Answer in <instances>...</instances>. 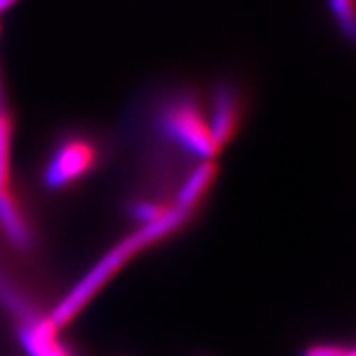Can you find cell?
Masks as SVG:
<instances>
[{
    "instance_id": "obj_8",
    "label": "cell",
    "mask_w": 356,
    "mask_h": 356,
    "mask_svg": "<svg viewBox=\"0 0 356 356\" xmlns=\"http://www.w3.org/2000/svg\"><path fill=\"white\" fill-rule=\"evenodd\" d=\"M304 356H355V351L335 343H317L309 346Z\"/></svg>"
},
{
    "instance_id": "obj_5",
    "label": "cell",
    "mask_w": 356,
    "mask_h": 356,
    "mask_svg": "<svg viewBox=\"0 0 356 356\" xmlns=\"http://www.w3.org/2000/svg\"><path fill=\"white\" fill-rule=\"evenodd\" d=\"M19 340L29 356H76L50 317L32 314L22 318Z\"/></svg>"
},
{
    "instance_id": "obj_3",
    "label": "cell",
    "mask_w": 356,
    "mask_h": 356,
    "mask_svg": "<svg viewBox=\"0 0 356 356\" xmlns=\"http://www.w3.org/2000/svg\"><path fill=\"white\" fill-rule=\"evenodd\" d=\"M162 127L178 145L204 160L213 159L220 150L207 119L188 99L173 102L162 118Z\"/></svg>"
},
{
    "instance_id": "obj_4",
    "label": "cell",
    "mask_w": 356,
    "mask_h": 356,
    "mask_svg": "<svg viewBox=\"0 0 356 356\" xmlns=\"http://www.w3.org/2000/svg\"><path fill=\"white\" fill-rule=\"evenodd\" d=\"M96 162V149L86 139H68L58 145L44 172V180L51 188L66 186L91 170Z\"/></svg>"
},
{
    "instance_id": "obj_1",
    "label": "cell",
    "mask_w": 356,
    "mask_h": 356,
    "mask_svg": "<svg viewBox=\"0 0 356 356\" xmlns=\"http://www.w3.org/2000/svg\"><path fill=\"white\" fill-rule=\"evenodd\" d=\"M193 211L185 210V208L172 207L168 210L167 215H163L159 220L152 222H147L142 225L132 236L124 239L115 246L114 249L106 254L97 264L92 267L79 282L71 289V292L65 297L60 304L56 305V309L51 312L50 318L55 322L58 327H65L66 323H70L76 315L81 312L84 307L88 305V302L101 291L111 279L114 277L115 273L121 270V267L126 264L129 259H132L137 252L142 249L152 246L154 243L160 241L162 238H165L170 233H173L178 226H181L188 220V216Z\"/></svg>"
},
{
    "instance_id": "obj_7",
    "label": "cell",
    "mask_w": 356,
    "mask_h": 356,
    "mask_svg": "<svg viewBox=\"0 0 356 356\" xmlns=\"http://www.w3.org/2000/svg\"><path fill=\"white\" fill-rule=\"evenodd\" d=\"M332 8L335 12L341 26L353 35V0H330Z\"/></svg>"
},
{
    "instance_id": "obj_2",
    "label": "cell",
    "mask_w": 356,
    "mask_h": 356,
    "mask_svg": "<svg viewBox=\"0 0 356 356\" xmlns=\"http://www.w3.org/2000/svg\"><path fill=\"white\" fill-rule=\"evenodd\" d=\"M0 228L13 246L26 249L32 244L29 222L12 191V119L0 89Z\"/></svg>"
},
{
    "instance_id": "obj_6",
    "label": "cell",
    "mask_w": 356,
    "mask_h": 356,
    "mask_svg": "<svg viewBox=\"0 0 356 356\" xmlns=\"http://www.w3.org/2000/svg\"><path fill=\"white\" fill-rule=\"evenodd\" d=\"M0 300H2L12 312L19 314L22 318L33 314V310L26 304H24L22 297L15 291H12V287L2 279V275H0Z\"/></svg>"
}]
</instances>
